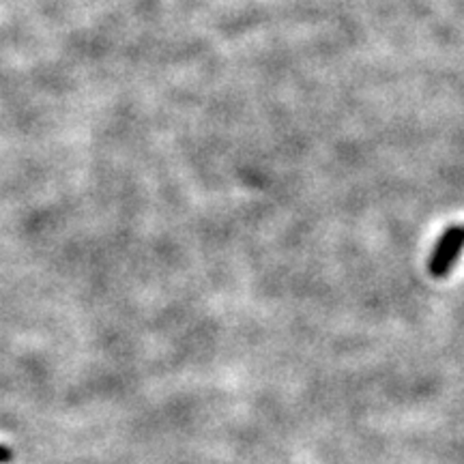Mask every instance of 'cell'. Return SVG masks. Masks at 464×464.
Returning <instances> with one entry per match:
<instances>
[{
  "label": "cell",
  "mask_w": 464,
  "mask_h": 464,
  "mask_svg": "<svg viewBox=\"0 0 464 464\" xmlns=\"http://www.w3.org/2000/svg\"><path fill=\"white\" fill-rule=\"evenodd\" d=\"M464 247V224L450 226L443 235L439 237L437 246H434L430 260H428V271H430L432 277L450 276V271L454 269L458 256H460Z\"/></svg>",
  "instance_id": "cell-1"
},
{
  "label": "cell",
  "mask_w": 464,
  "mask_h": 464,
  "mask_svg": "<svg viewBox=\"0 0 464 464\" xmlns=\"http://www.w3.org/2000/svg\"><path fill=\"white\" fill-rule=\"evenodd\" d=\"M11 458H14V454H11V450L7 448V445H0V464L9 462Z\"/></svg>",
  "instance_id": "cell-2"
}]
</instances>
